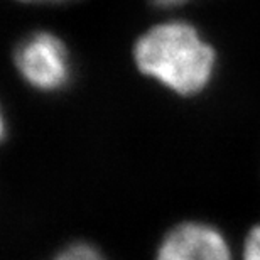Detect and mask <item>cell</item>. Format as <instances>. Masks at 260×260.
I'll use <instances>...</instances> for the list:
<instances>
[{
    "label": "cell",
    "mask_w": 260,
    "mask_h": 260,
    "mask_svg": "<svg viewBox=\"0 0 260 260\" xmlns=\"http://www.w3.org/2000/svg\"><path fill=\"white\" fill-rule=\"evenodd\" d=\"M188 2V0H154V4L157 7H164V9H169V7H178V5Z\"/></svg>",
    "instance_id": "cell-6"
},
{
    "label": "cell",
    "mask_w": 260,
    "mask_h": 260,
    "mask_svg": "<svg viewBox=\"0 0 260 260\" xmlns=\"http://www.w3.org/2000/svg\"><path fill=\"white\" fill-rule=\"evenodd\" d=\"M22 2H63V0H22Z\"/></svg>",
    "instance_id": "cell-8"
},
{
    "label": "cell",
    "mask_w": 260,
    "mask_h": 260,
    "mask_svg": "<svg viewBox=\"0 0 260 260\" xmlns=\"http://www.w3.org/2000/svg\"><path fill=\"white\" fill-rule=\"evenodd\" d=\"M155 260H232V250L216 228L188 221L164 237Z\"/></svg>",
    "instance_id": "cell-3"
},
{
    "label": "cell",
    "mask_w": 260,
    "mask_h": 260,
    "mask_svg": "<svg viewBox=\"0 0 260 260\" xmlns=\"http://www.w3.org/2000/svg\"><path fill=\"white\" fill-rule=\"evenodd\" d=\"M53 260H107L90 243H73L59 252Z\"/></svg>",
    "instance_id": "cell-4"
},
{
    "label": "cell",
    "mask_w": 260,
    "mask_h": 260,
    "mask_svg": "<svg viewBox=\"0 0 260 260\" xmlns=\"http://www.w3.org/2000/svg\"><path fill=\"white\" fill-rule=\"evenodd\" d=\"M243 260H260V225L253 226L243 243Z\"/></svg>",
    "instance_id": "cell-5"
},
{
    "label": "cell",
    "mask_w": 260,
    "mask_h": 260,
    "mask_svg": "<svg viewBox=\"0 0 260 260\" xmlns=\"http://www.w3.org/2000/svg\"><path fill=\"white\" fill-rule=\"evenodd\" d=\"M139 71L178 95H196L210 85L216 53L194 25L183 20L157 24L135 43Z\"/></svg>",
    "instance_id": "cell-1"
},
{
    "label": "cell",
    "mask_w": 260,
    "mask_h": 260,
    "mask_svg": "<svg viewBox=\"0 0 260 260\" xmlns=\"http://www.w3.org/2000/svg\"><path fill=\"white\" fill-rule=\"evenodd\" d=\"M4 134H5V125H4V117H2V112H0V140L4 139Z\"/></svg>",
    "instance_id": "cell-7"
},
{
    "label": "cell",
    "mask_w": 260,
    "mask_h": 260,
    "mask_svg": "<svg viewBox=\"0 0 260 260\" xmlns=\"http://www.w3.org/2000/svg\"><path fill=\"white\" fill-rule=\"evenodd\" d=\"M15 66L29 85L54 91L70 81L71 63L64 43L51 32H34L15 49Z\"/></svg>",
    "instance_id": "cell-2"
}]
</instances>
